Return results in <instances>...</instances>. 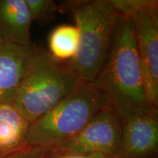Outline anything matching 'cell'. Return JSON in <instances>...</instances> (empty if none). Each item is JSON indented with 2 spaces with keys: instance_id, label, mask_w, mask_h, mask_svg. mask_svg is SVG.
I'll return each mask as SVG.
<instances>
[{
  "instance_id": "3",
  "label": "cell",
  "mask_w": 158,
  "mask_h": 158,
  "mask_svg": "<svg viewBox=\"0 0 158 158\" xmlns=\"http://www.w3.org/2000/svg\"><path fill=\"white\" fill-rule=\"evenodd\" d=\"M111 107L94 83H83L62 101L30 124L26 145L51 147L68 140L100 110Z\"/></svg>"
},
{
  "instance_id": "16",
  "label": "cell",
  "mask_w": 158,
  "mask_h": 158,
  "mask_svg": "<svg viewBox=\"0 0 158 158\" xmlns=\"http://www.w3.org/2000/svg\"><path fill=\"white\" fill-rule=\"evenodd\" d=\"M149 158H157V155L153 156V157H149Z\"/></svg>"
},
{
  "instance_id": "6",
  "label": "cell",
  "mask_w": 158,
  "mask_h": 158,
  "mask_svg": "<svg viewBox=\"0 0 158 158\" xmlns=\"http://www.w3.org/2000/svg\"><path fill=\"white\" fill-rule=\"evenodd\" d=\"M122 141V122L112 107L100 110L76 135L54 147L67 153H103L117 156Z\"/></svg>"
},
{
  "instance_id": "4",
  "label": "cell",
  "mask_w": 158,
  "mask_h": 158,
  "mask_svg": "<svg viewBox=\"0 0 158 158\" xmlns=\"http://www.w3.org/2000/svg\"><path fill=\"white\" fill-rule=\"evenodd\" d=\"M81 83L66 62H58L48 51L36 46L13 105L31 123L72 93Z\"/></svg>"
},
{
  "instance_id": "7",
  "label": "cell",
  "mask_w": 158,
  "mask_h": 158,
  "mask_svg": "<svg viewBox=\"0 0 158 158\" xmlns=\"http://www.w3.org/2000/svg\"><path fill=\"white\" fill-rule=\"evenodd\" d=\"M122 141L118 158H149L157 155L158 109L144 106L119 116Z\"/></svg>"
},
{
  "instance_id": "10",
  "label": "cell",
  "mask_w": 158,
  "mask_h": 158,
  "mask_svg": "<svg viewBox=\"0 0 158 158\" xmlns=\"http://www.w3.org/2000/svg\"><path fill=\"white\" fill-rule=\"evenodd\" d=\"M30 124L14 105L0 103V158L26 145Z\"/></svg>"
},
{
  "instance_id": "2",
  "label": "cell",
  "mask_w": 158,
  "mask_h": 158,
  "mask_svg": "<svg viewBox=\"0 0 158 158\" xmlns=\"http://www.w3.org/2000/svg\"><path fill=\"white\" fill-rule=\"evenodd\" d=\"M58 7L70 12L79 31L76 55L66 64L81 82L93 83L110 52L117 12L110 0L68 1Z\"/></svg>"
},
{
  "instance_id": "14",
  "label": "cell",
  "mask_w": 158,
  "mask_h": 158,
  "mask_svg": "<svg viewBox=\"0 0 158 158\" xmlns=\"http://www.w3.org/2000/svg\"><path fill=\"white\" fill-rule=\"evenodd\" d=\"M45 158H118L116 155L103 153L71 154L67 153L54 147H48Z\"/></svg>"
},
{
  "instance_id": "9",
  "label": "cell",
  "mask_w": 158,
  "mask_h": 158,
  "mask_svg": "<svg viewBox=\"0 0 158 158\" xmlns=\"http://www.w3.org/2000/svg\"><path fill=\"white\" fill-rule=\"evenodd\" d=\"M33 20L25 0H0V38L21 46L34 45L30 28Z\"/></svg>"
},
{
  "instance_id": "5",
  "label": "cell",
  "mask_w": 158,
  "mask_h": 158,
  "mask_svg": "<svg viewBox=\"0 0 158 158\" xmlns=\"http://www.w3.org/2000/svg\"><path fill=\"white\" fill-rule=\"evenodd\" d=\"M130 18L148 102L158 109V2L147 0Z\"/></svg>"
},
{
  "instance_id": "12",
  "label": "cell",
  "mask_w": 158,
  "mask_h": 158,
  "mask_svg": "<svg viewBox=\"0 0 158 158\" xmlns=\"http://www.w3.org/2000/svg\"><path fill=\"white\" fill-rule=\"evenodd\" d=\"M33 21L40 25L49 23L56 18L58 5L53 0H25Z\"/></svg>"
},
{
  "instance_id": "15",
  "label": "cell",
  "mask_w": 158,
  "mask_h": 158,
  "mask_svg": "<svg viewBox=\"0 0 158 158\" xmlns=\"http://www.w3.org/2000/svg\"><path fill=\"white\" fill-rule=\"evenodd\" d=\"M3 41L2 40H1V38H0V47H1L2 46V44H3Z\"/></svg>"
},
{
  "instance_id": "1",
  "label": "cell",
  "mask_w": 158,
  "mask_h": 158,
  "mask_svg": "<svg viewBox=\"0 0 158 158\" xmlns=\"http://www.w3.org/2000/svg\"><path fill=\"white\" fill-rule=\"evenodd\" d=\"M93 83L119 116L135 108L152 106L147 100L130 18L118 15L110 52Z\"/></svg>"
},
{
  "instance_id": "13",
  "label": "cell",
  "mask_w": 158,
  "mask_h": 158,
  "mask_svg": "<svg viewBox=\"0 0 158 158\" xmlns=\"http://www.w3.org/2000/svg\"><path fill=\"white\" fill-rule=\"evenodd\" d=\"M48 148L40 146L24 145L3 158H45Z\"/></svg>"
},
{
  "instance_id": "8",
  "label": "cell",
  "mask_w": 158,
  "mask_h": 158,
  "mask_svg": "<svg viewBox=\"0 0 158 158\" xmlns=\"http://www.w3.org/2000/svg\"><path fill=\"white\" fill-rule=\"evenodd\" d=\"M35 48V45L25 47L7 43L0 47V103L13 104Z\"/></svg>"
},
{
  "instance_id": "11",
  "label": "cell",
  "mask_w": 158,
  "mask_h": 158,
  "mask_svg": "<svg viewBox=\"0 0 158 158\" xmlns=\"http://www.w3.org/2000/svg\"><path fill=\"white\" fill-rule=\"evenodd\" d=\"M79 44V31L76 25H59L48 39L49 54L59 62H68L76 56Z\"/></svg>"
}]
</instances>
